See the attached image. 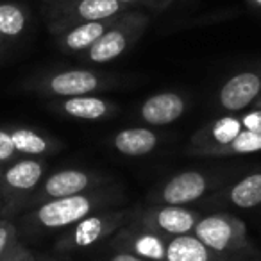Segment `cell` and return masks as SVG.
<instances>
[{"instance_id":"obj_1","label":"cell","mask_w":261,"mask_h":261,"mask_svg":"<svg viewBox=\"0 0 261 261\" xmlns=\"http://www.w3.org/2000/svg\"><path fill=\"white\" fill-rule=\"evenodd\" d=\"M149 18L138 11H125L118 15L113 25L88 48V59L93 63H109L120 58L130 43L138 40Z\"/></svg>"},{"instance_id":"obj_2","label":"cell","mask_w":261,"mask_h":261,"mask_svg":"<svg viewBox=\"0 0 261 261\" xmlns=\"http://www.w3.org/2000/svg\"><path fill=\"white\" fill-rule=\"evenodd\" d=\"M125 11H129V8L118 0H65L50 4L52 29L65 33L77 23L108 20Z\"/></svg>"},{"instance_id":"obj_3","label":"cell","mask_w":261,"mask_h":261,"mask_svg":"<svg viewBox=\"0 0 261 261\" xmlns=\"http://www.w3.org/2000/svg\"><path fill=\"white\" fill-rule=\"evenodd\" d=\"M195 236L215 252H224L243 238V225L227 215H210L197 220Z\"/></svg>"},{"instance_id":"obj_4","label":"cell","mask_w":261,"mask_h":261,"mask_svg":"<svg viewBox=\"0 0 261 261\" xmlns=\"http://www.w3.org/2000/svg\"><path fill=\"white\" fill-rule=\"evenodd\" d=\"M93 200L86 195H70L54 199L38 210V220L45 227H66L77 224L93 210Z\"/></svg>"},{"instance_id":"obj_5","label":"cell","mask_w":261,"mask_h":261,"mask_svg":"<svg viewBox=\"0 0 261 261\" xmlns=\"http://www.w3.org/2000/svg\"><path fill=\"white\" fill-rule=\"evenodd\" d=\"M261 93V77L256 72L232 75L218 93V102L225 111H240L252 104Z\"/></svg>"},{"instance_id":"obj_6","label":"cell","mask_w":261,"mask_h":261,"mask_svg":"<svg viewBox=\"0 0 261 261\" xmlns=\"http://www.w3.org/2000/svg\"><path fill=\"white\" fill-rule=\"evenodd\" d=\"M207 190V179L200 172H181L174 175L163 188V202L168 206H182L200 199Z\"/></svg>"},{"instance_id":"obj_7","label":"cell","mask_w":261,"mask_h":261,"mask_svg":"<svg viewBox=\"0 0 261 261\" xmlns=\"http://www.w3.org/2000/svg\"><path fill=\"white\" fill-rule=\"evenodd\" d=\"M185 100L181 95L172 93V91H163L149 97L142 106V118L149 125H167V123L175 122L181 118L185 113Z\"/></svg>"},{"instance_id":"obj_8","label":"cell","mask_w":261,"mask_h":261,"mask_svg":"<svg viewBox=\"0 0 261 261\" xmlns=\"http://www.w3.org/2000/svg\"><path fill=\"white\" fill-rule=\"evenodd\" d=\"M100 86V79L97 73L90 70H68V72L56 73L48 81V88L59 97H81L95 91Z\"/></svg>"},{"instance_id":"obj_9","label":"cell","mask_w":261,"mask_h":261,"mask_svg":"<svg viewBox=\"0 0 261 261\" xmlns=\"http://www.w3.org/2000/svg\"><path fill=\"white\" fill-rule=\"evenodd\" d=\"M120 15H122V13H120ZM116 16L108 18V20H97V22H83V23H77V25L70 27V29H66L65 33H63V38H61L63 47L72 52L88 50V48L113 25Z\"/></svg>"},{"instance_id":"obj_10","label":"cell","mask_w":261,"mask_h":261,"mask_svg":"<svg viewBox=\"0 0 261 261\" xmlns=\"http://www.w3.org/2000/svg\"><path fill=\"white\" fill-rule=\"evenodd\" d=\"M158 145V136L154 130L145 127H133L116 133L115 136V149L123 156L140 158L152 152Z\"/></svg>"},{"instance_id":"obj_11","label":"cell","mask_w":261,"mask_h":261,"mask_svg":"<svg viewBox=\"0 0 261 261\" xmlns=\"http://www.w3.org/2000/svg\"><path fill=\"white\" fill-rule=\"evenodd\" d=\"M150 222L160 231L179 236V234H188V232L193 231V227L197 224V215L181 206H167L158 210Z\"/></svg>"},{"instance_id":"obj_12","label":"cell","mask_w":261,"mask_h":261,"mask_svg":"<svg viewBox=\"0 0 261 261\" xmlns=\"http://www.w3.org/2000/svg\"><path fill=\"white\" fill-rule=\"evenodd\" d=\"M118 215H97V217H84L75 224L72 232V242L75 247H90L104 238L116 225Z\"/></svg>"},{"instance_id":"obj_13","label":"cell","mask_w":261,"mask_h":261,"mask_svg":"<svg viewBox=\"0 0 261 261\" xmlns=\"http://www.w3.org/2000/svg\"><path fill=\"white\" fill-rule=\"evenodd\" d=\"M165 261H211V252L195 234H179L167 243Z\"/></svg>"},{"instance_id":"obj_14","label":"cell","mask_w":261,"mask_h":261,"mask_svg":"<svg viewBox=\"0 0 261 261\" xmlns=\"http://www.w3.org/2000/svg\"><path fill=\"white\" fill-rule=\"evenodd\" d=\"M88 185H90L88 174L81 170H63L48 177V181L45 182V193L52 199H61L84 192Z\"/></svg>"},{"instance_id":"obj_15","label":"cell","mask_w":261,"mask_h":261,"mask_svg":"<svg viewBox=\"0 0 261 261\" xmlns=\"http://www.w3.org/2000/svg\"><path fill=\"white\" fill-rule=\"evenodd\" d=\"M63 109H65L70 116H73V118L98 120L108 115L109 104L98 97L81 95V97H68V100L63 102Z\"/></svg>"},{"instance_id":"obj_16","label":"cell","mask_w":261,"mask_h":261,"mask_svg":"<svg viewBox=\"0 0 261 261\" xmlns=\"http://www.w3.org/2000/svg\"><path fill=\"white\" fill-rule=\"evenodd\" d=\"M229 199L242 210H252L261 204V174H250L238 181L229 192Z\"/></svg>"},{"instance_id":"obj_17","label":"cell","mask_w":261,"mask_h":261,"mask_svg":"<svg viewBox=\"0 0 261 261\" xmlns=\"http://www.w3.org/2000/svg\"><path fill=\"white\" fill-rule=\"evenodd\" d=\"M43 167L34 160H23L6 172V182L15 190H31L40 182Z\"/></svg>"},{"instance_id":"obj_18","label":"cell","mask_w":261,"mask_h":261,"mask_svg":"<svg viewBox=\"0 0 261 261\" xmlns=\"http://www.w3.org/2000/svg\"><path fill=\"white\" fill-rule=\"evenodd\" d=\"M27 13L22 6L13 2L0 4V34L6 38H16L25 31Z\"/></svg>"},{"instance_id":"obj_19","label":"cell","mask_w":261,"mask_h":261,"mask_svg":"<svg viewBox=\"0 0 261 261\" xmlns=\"http://www.w3.org/2000/svg\"><path fill=\"white\" fill-rule=\"evenodd\" d=\"M242 120L234 118V116H224L218 118L215 123H211L210 130H207V140L215 145V149L225 147L242 133Z\"/></svg>"},{"instance_id":"obj_20","label":"cell","mask_w":261,"mask_h":261,"mask_svg":"<svg viewBox=\"0 0 261 261\" xmlns=\"http://www.w3.org/2000/svg\"><path fill=\"white\" fill-rule=\"evenodd\" d=\"M135 254L147 261H165V249L167 243L154 232H143L133 240Z\"/></svg>"},{"instance_id":"obj_21","label":"cell","mask_w":261,"mask_h":261,"mask_svg":"<svg viewBox=\"0 0 261 261\" xmlns=\"http://www.w3.org/2000/svg\"><path fill=\"white\" fill-rule=\"evenodd\" d=\"M215 152L220 154H254L261 152V135L259 133H252V130L242 129L238 136L232 140L229 145L220 147Z\"/></svg>"},{"instance_id":"obj_22","label":"cell","mask_w":261,"mask_h":261,"mask_svg":"<svg viewBox=\"0 0 261 261\" xmlns=\"http://www.w3.org/2000/svg\"><path fill=\"white\" fill-rule=\"evenodd\" d=\"M13 138V145L15 150L23 154H41L47 150L48 143L45 138H41L40 135H36L34 130H27V129H18L15 133H11Z\"/></svg>"},{"instance_id":"obj_23","label":"cell","mask_w":261,"mask_h":261,"mask_svg":"<svg viewBox=\"0 0 261 261\" xmlns=\"http://www.w3.org/2000/svg\"><path fill=\"white\" fill-rule=\"evenodd\" d=\"M242 120V127L247 130H252V133H259L261 135V109H256V111L247 113Z\"/></svg>"},{"instance_id":"obj_24","label":"cell","mask_w":261,"mask_h":261,"mask_svg":"<svg viewBox=\"0 0 261 261\" xmlns=\"http://www.w3.org/2000/svg\"><path fill=\"white\" fill-rule=\"evenodd\" d=\"M15 145H13V138L9 133L0 130V161H6L15 154Z\"/></svg>"},{"instance_id":"obj_25","label":"cell","mask_w":261,"mask_h":261,"mask_svg":"<svg viewBox=\"0 0 261 261\" xmlns=\"http://www.w3.org/2000/svg\"><path fill=\"white\" fill-rule=\"evenodd\" d=\"M111 261H147V259H143V257L136 256V254L120 252V254H116V256H113Z\"/></svg>"},{"instance_id":"obj_26","label":"cell","mask_w":261,"mask_h":261,"mask_svg":"<svg viewBox=\"0 0 261 261\" xmlns=\"http://www.w3.org/2000/svg\"><path fill=\"white\" fill-rule=\"evenodd\" d=\"M172 2H174V0H145L147 6H150L152 9H158V11H160V9L168 8Z\"/></svg>"},{"instance_id":"obj_27","label":"cell","mask_w":261,"mask_h":261,"mask_svg":"<svg viewBox=\"0 0 261 261\" xmlns=\"http://www.w3.org/2000/svg\"><path fill=\"white\" fill-rule=\"evenodd\" d=\"M9 240V229L8 227H0V252L6 249Z\"/></svg>"},{"instance_id":"obj_28","label":"cell","mask_w":261,"mask_h":261,"mask_svg":"<svg viewBox=\"0 0 261 261\" xmlns=\"http://www.w3.org/2000/svg\"><path fill=\"white\" fill-rule=\"evenodd\" d=\"M120 4L127 6V8H130V6H135V4H140V2H145V0H118Z\"/></svg>"},{"instance_id":"obj_29","label":"cell","mask_w":261,"mask_h":261,"mask_svg":"<svg viewBox=\"0 0 261 261\" xmlns=\"http://www.w3.org/2000/svg\"><path fill=\"white\" fill-rule=\"evenodd\" d=\"M254 6H257V8H261V0H250Z\"/></svg>"},{"instance_id":"obj_30","label":"cell","mask_w":261,"mask_h":261,"mask_svg":"<svg viewBox=\"0 0 261 261\" xmlns=\"http://www.w3.org/2000/svg\"><path fill=\"white\" fill-rule=\"evenodd\" d=\"M48 4H58V2H65V0H47Z\"/></svg>"},{"instance_id":"obj_31","label":"cell","mask_w":261,"mask_h":261,"mask_svg":"<svg viewBox=\"0 0 261 261\" xmlns=\"http://www.w3.org/2000/svg\"><path fill=\"white\" fill-rule=\"evenodd\" d=\"M259 95H261V93H259Z\"/></svg>"}]
</instances>
